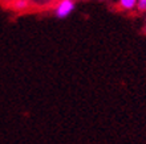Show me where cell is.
Segmentation results:
<instances>
[{
  "mask_svg": "<svg viewBox=\"0 0 146 144\" xmlns=\"http://www.w3.org/2000/svg\"><path fill=\"white\" fill-rule=\"evenodd\" d=\"M74 0H60L54 8V15L58 19H65L74 11Z\"/></svg>",
  "mask_w": 146,
  "mask_h": 144,
  "instance_id": "1",
  "label": "cell"
},
{
  "mask_svg": "<svg viewBox=\"0 0 146 144\" xmlns=\"http://www.w3.org/2000/svg\"><path fill=\"white\" fill-rule=\"evenodd\" d=\"M29 1L28 0H13L12 1V8L15 11H25L29 8Z\"/></svg>",
  "mask_w": 146,
  "mask_h": 144,
  "instance_id": "2",
  "label": "cell"
},
{
  "mask_svg": "<svg viewBox=\"0 0 146 144\" xmlns=\"http://www.w3.org/2000/svg\"><path fill=\"white\" fill-rule=\"evenodd\" d=\"M118 5L123 11H131L137 5V0H118Z\"/></svg>",
  "mask_w": 146,
  "mask_h": 144,
  "instance_id": "3",
  "label": "cell"
},
{
  "mask_svg": "<svg viewBox=\"0 0 146 144\" xmlns=\"http://www.w3.org/2000/svg\"><path fill=\"white\" fill-rule=\"evenodd\" d=\"M135 8H137L139 12H146V0H137Z\"/></svg>",
  "mask_w": 146,
  "mask_h": 144,
  "instance_id": "4",
  "label": "cell"
},
{
  "mask_svg": "<svg viewBox=\"0 0 146 144\" xmlns=\"http://www.w3.org/2000/svg\"><path fill=\"white\" fill-rule=\"evenodd\" d=\"M143 32H145V34H146V25H145V28H143Z\"/></svg>",
  "mask_w": 146,
  "mask_h": 144,
  "instance_id": "5",
  "label": "cell"
},
{
  "mask_svg": "<svg viewBox=\"0 0 146 144\" xmlns=\"http://www.w3.org/2000/svg\"><path fill=\"white\" fill-rule=\"evenodd\" d=\"M3 1H8V0H3Z\"/></svg>",
  "mask_w": 146,
  "mask_h": 144,
  "instance_id": "6",
  "label": "cell"
}]
</instances>
